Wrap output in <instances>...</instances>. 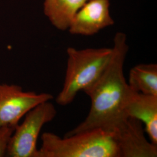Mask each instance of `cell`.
<instances>
[{
    "instance_id": "7",
    "label": "cell",
    "mask_w": 157,
    "mask_h": 157,
    "mask_svg": "<svg viewBox=\"0 0 157 157\" xmlns=\"http://www.w3.org/2000/svg\"><path fill=\"white\" fill-rule=\"evenodd\" d=\"M109 7V0H89L75 15L68 28L69 32L91 36L113 25Z\"/></svg>"
},
{
    "instance_id": "6",
    "label": "cell",
    "mask_w": 157,
    "mask_h": 157,
    "mask_svg": "<svg viewBox=\"0 0 157 157\" xmlns=\"http://www.w3.org/2000/svg\"><path fill=\"white\" fill-rule=\"evenodd\" d=\"M118 146L119 157H156L157 146L147 140L143 124L128 117L112 132Z\"/></svg>"
},
{
    "instance_id": "5",
    "label": "cell",
    "mask_w": 157,
    "mask_h": 157,
    "mask_svg": "<svg viewBox=\"0 0 157 157\" xmlns=\"http://www.w3.org/2000/svg\"><path fill=\"white\" fill-rule=\"evenodd\" d=\"M53 98L50 93L25 91L17 84L0 83V128L16 127L29 111Z\"/></svg>"
},
{
    "instance_id": "11",
    "label": "cell",
    "mask_w": 157,
    "mask_h": 157,
    "mask_svg": "<svg viewBox=\"0 0 157 157\" xmlns=\"http://www.w3.org/2000/svg\"><path fill=\"white\" fill-rule=\"evenodd\" d=\"M15 128L13 126L0 128V157L6 156L8 145Z\"/></svg>"
},
{
    "instance_id": "1",
    "label": "cell",
    "mask_w": 157,
    "mask_h": 157,
    "mask_svg": "<svg viewBox=\"0 0 157 157\" xmlns=\"http://www.w3.org/2000/svg\"><path fill=\"white\" fill-rule=\"evenodd\" d=\"M113 42L112 57L105 70L94 84L84 91L91 99L87 117L65 136L95 128L112 132L128 118L124 111L129 87L124 75V63L129 48L125 34L117 33Z\"/></svg>"
},
{
    "instance_id": "9",
    "label": "cell",
    "mask_w": 157,
    "mask_h": 157,
    "mask_svg": "<svg viewBox=\"0 0 157 157\" xmlns=\"http://www.w3.org/2000/svg\"><path fill=\"white\" fill-rule=\"evenodd\" d=\"M89 0H45L44 11L51 23L61 30L68 29L78 10Z\"/></svg>"
},
{
    "instance_id": "10",
    "label": "cell",
    "mask_w": 157,
    "mask_h": 157,
    "mask_svg": "<svg viewBox=\"0 0 157 157\" xmlns=\"http://www.w3.org/2000/svg\"><path fill=\"white\" fill-rule=\"evenodd\" d=\"M128 83L136 91L157 96V64H139L132 67Z\"/></svg>"
},
{
    "instance_id": "4",
    "label": "cell",
    "mask_w": 157,
    "mask_h": 157,
    "mask_svg": "<svg viewBox=\"0 0 157 157\" xmlns=\"http://www.w3.org/2000/svg\"><path fill=\"white\" fill-rule=\"evenodd\" d=\"M56 114L55 105L50 101L43 102L29 111L22 123L15 128L6 156L37 157V142L40 133L45 124L52 121Z\"/></svg>"
},
{
    "instance_id": "2",
    "label": "cell",
    "mask_w": 157,
    "mask_h": 157,
    "mask_svg": "<svg viewBox=\"0 0 157 157\" xmlns=\"http://www.w3.org/2000/svg\"><path fill=\"white\" fill-rule=\"evenodd\" d=\"M41 139L37 157H119L113 133L101 128L63 138L45 132Z\"/></svg>"
},
{
    "instance_id": "3",
    "label": "cell",
    "mask_w": 157,
    "mask_h": 157,
    "mask_svg": "<svg viewBox=\"0 0 157 157\" xmlns=\"http://www.w3.org/2000/svg\"><path fill=\"white\" fill-rule=\"evenodd\" d=\"M112 48L67 49V61L62 90L56 97V103L70 104L80 91L87 90L100 78L110 62Z\"/></svg>"
},
{
    "instance_id": "8",
    "label": "cell",
    "mask_w": 157,
    "mask_h": 157,
    "mask_svg": "<svg viewBox=\"0 0 157 157\" xmlns=\"http://www.w3.org/2000/svg\"><path fill=\"white\" fill-rule=\"evenodd\" d=\"M124 111L128 117L144 124L150 141L157 146V96L136 91L129 86Z\"/></svg>"
}]
</instances>
